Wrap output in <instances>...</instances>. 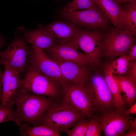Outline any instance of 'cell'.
<instances>
[{
	"instance_id": "obj_7",
	"label": "cell",
	"mask_w": 136,
	"mask_h": 136,
	"mask_svg": "<svg viewBox=\"0 0 136 136\" xmlns=\"http://www.w3.org/2000/svg\"><path fill=\"white\" fill-rule=\"evenodd\" d=\"M125 110L114 108L100 113L97 116L105 136H122L130 129V122L133 118Z\"/></svg>"
},
{
	"instance_id": "obj_26",
	"label": "cell",
	"mask_w": 136,
	"mask_h": 136,
	"mask_svg": "<svg viewBox=\"0 0 136 136\" xmlns=\"http://www.w3.org/2000/svg\"><path fill=\"white\" fill-rule=\"evenodd\" d=\"M101 126L98 116L93 115L88 121L85 136H99L101 134Z\"/></svg>"
},
{
	"instance_id": "obj_5",
	"label": "cell",
	"mask_w": 136,
	"mask_h": 136,
	"mask_svg": "<svg viewBox=\"0 0 136 136\" xmlns=\"http://www.w3.org/2000/svg\"><path fill=\"white\" fill-rule=\"evenodd\" d=\"M62 85L63 101L90 119L95 111L85 85L66 82Z\"/></svg>"
},
{
	"instance_id": "obj_9",
	"label": "cell",
	"mask_w": 136,
	"mask_h": 136,
	"mask_svg": "<svg viewBox=\"0 0 136 136\" xmlns=\"http://www.w3.org/2000/svg\"><path fill=\"white\" fill-rule=\"evenodd\" d=\"M29 65L49 79L61 85L66 83L57 63L44 51L32 48Z\"/></svg>"
},
{
	"instance_id": "obj_1",
	"label": "cell",
	"mask_w": 136,
	"mask_h": 136,
	"mask_svg": "<svg viewBox=\"0 0 136 136\" xmlns=\"http://www.w3.org/2000/svg\"><path fill=\"white\" fill-rule=\"evenodd\" d=\"M13 99L16 111L21 122L37 126L52 103L45 96L37 95L19 89Z\"/></svg>"
},
{
	"instance_id": "obj_12",
	"label": "cell",
	"mask_w": 136,
	"mask_h": 136,
	"mask_svg": "<svg viewBox=\"0 0 136 136\" xmlns=\"http://www.w3.org/2000/svg\"><path fill=\"white\" fill-rule=\"evenodd\" d=\"M59 65L66 82L85 85L88 81V74L85 65L65 61L56 56L49 55Z\"/></svg>"
},
{
	"instance_id": "obj_10",
	"label": "cell",
	"mask_w": 136,
	"mask_h": 136,
	"mask_svg": "<svg viewBox=\"0 0 136 136\" xmlns=\"http://www.w3.org/2000/svg\"><path fill=\"white\" fill-rule=\"evenodd\" d=\"M63 17L80 26L93 29H105L109 19L105 14L98 8L96 10L73 12L64 11Z\"/></svg>"
},
{
	"instance_id": "obj_3",
	"label": "cell",
	"mask_w": 136,
	"mask_h": 136,
	"mask_svg": "<svg viewBox=\"0 0 136 136\" xmlns=\"http://www.w3.org/2000/svg\"><path fill=\"white\" fill-rule=\"evenodd\" d=\"M103 36L98 31L83 30L77 28L75 33L68 43L85 55L92 65L99 61L102 53Z\"/></svg>"
},
{
	"instance_id": "obj_4",
	"label": "cell",
	"mask_w": 136,
	"mask_h": 136,
	"mask_svg": "<svg viewBox=\"0 0 136 136\" xmlns=\"http://www.w3.org/2000/svg\"><path fill=\"white\" fill-rule=\"evenodd\" d=\"M57 84L29 65L24 77L21 79L19 89L54 98L59 94Z\"/></svg>"
},
{
	"instance_id": "obj_31",
	"label": "cell",
	"mask_w": 136,
	"mask_h": 136,
	"mask_svg": "<svg viewBox=\"0 0 136 136\" xmlns=\"http://www.w3.org/2000/svg\"><path fill=\"white\" fill-rule=\"evenodd\" d=\"M123 136H136V130H134L131 129H130L126 133H124L123 135Z\"/></svg>"
},
{
	"instance_id": "obj_29",
	"label": "cell",
	"mask_w": 136,
	"mask_h": 136,
	"mask_svg": "<svg viewBox=\"0 0 136 136\" xmlns=\"http://www.w3.org/2000/svg\"><path fill=\"white\" fill-rule=\"evenodd\" d=\"M2 64V60L0 57V103L1 102V97L2 91L3 82L4 72L2 71L1 65Z\"/></svg>"
},
{
	"instance_id": "obj_20",
	"label": "cell",
	"mask_w": 136,
	"mask_h": 136,
	"mask_svg": "<svg viewBox=\"0 0 136 136\" xmlns=\"http://www.w3.org/2000/svg\"><path fill=\"white\" fill-rule=\"evenodd\" d=\"M104 72L105 79L111 94L115 108L121 110H125L126 105L118 86L110 71L109 64L106 66Z\"/></svg>"
},
{
	"instance_id": "obj_6",
	"label": "cell",
	"mask_w": 136,
	"mask_h": 136,
	"mask_svg": "<svg viewBox=\"0 0 136 136\" xmlns=\"http://www.w3.org/2000/svg\"><path fill=\"white\" fill-rule=\"evenodd\" d=\"M134 42L133 36L117 27H111L103 37L101 56L113 57L126 55Z\"/></svg>"
},
{
	"instance_id": "obj_16",
	"label": "cell",
	"mask_w": 136,
	"mask_h": 136,
	"mask_svg": "<svg viewBox=\"0 0 136 136\" xmlns=\"http://www.w3.org/2000/svg\"><path fill=\"white\" fill-rule=\"evenodd\" d=\"M115 27L123 31L122 7L115 0H93Z\"/></svg>"
},
{
	"instance_id": "obj_14",
	"label": "cell",
	"mask_w": 136,
	"mask_h": 136,
	"mask_svg": "<svg viewBox=\"0 0 136 136\" xmlns=\"http://www.w3.org/2000/svg\"><path fill=\"white\" fill-rule=\"evenodd\" d=\"M46 50L49 56H54L65 61L84 65L89 63V59L85 55L68 43L55 44Z\"/></svg>"
},
{
	"instance_id": "obj_25",
	"label": "cell",
	"mask_w": 136,
	"mask_h": 136,
	"mask_svg": "<svg viewBox=\"0 0 136 136\" xmlns=\"http://www.w3.org/2000/svg\"><path fill=\"white\" fill-rule=\"evenodd\" d=\"M79 121L66 133L69 136H85L88 121L82 117Z\"/></svg>"
},
{
	"instance_id": "obj_33",
	"label": "cell",
	"mask_w": 136,
	"mask_h": 136,
	"mask_svg": "<svg viewBox=\"0 0 136 136\" xmlns=\"http://www.w3.org/2000/svg\"><path fill=\"white\" fill-rule=\"evenodd\" d=\"M119 3H126L130 2H136V0H115Z\"/></svg>"
},
{
	"instance_id": "obj_11",
	"label": "cell",
	"mask_w": 136,
	"mask_h": 136,
	"mask_svg": "<svg viewBox=\"0 0 136 136\" xmlns=\"http://www.w3.org/2000/svg\"><path fill=\"white\" fill-rule=\"evenodd\" d=\"M25 42L21 39L15 40L4 50L0 52V57L4 63L19 74L27 66L30 55Z\"/></svg>"
},
{
	"instance_id": "obj_28",
	"label": "cell",
	"mask_w": 136,
	"mask_h": 136,
	"mask_svg": "<svg viewBox=\"0 0 136 136\" xmlns=\"http://www.w3.org/2000/svg\"><path fill=\"white\" fill-rule=\"evenodd\" d=\"M127 57L129 61L135 60L136 58V44H134L131 48Z\"/></svg>"
},
{
	"instance_id": "obj_27",
	"label": "cell",
	"mask_w": 136,
	"mask_h": 136,
	"mask_svg": "<svg viewBox=\"0 0 136 136\" xmlns=\"http://www.w3.org/2000/svg\"><path fill=\"white\" fill-rule=\"evenodd\" d=\"M130 62L129 68L126 75L134 82L136 83V60Z\"/></svg>"
},
{
	"instance_id": "obj_8",
	"label": "cell",
	"mask_w": 136,
	"mask_h": 136,
	"mask_svg": "<svg viewBox=\"0 0 136 136\" xmlns=\"http://www.w3.org/2000/svg\"><path fill=\"white\" fill-rule=\"evenodd\" d=\"M85 85L95 111L101 113L115 108L111 94L103 77L95 75L91 81Z\"/></svg>"
},
{
	"instance_id": "obj_23",
	"label": "cell",
	"mask_w": 136,
	"mask_h": 136,
	"mask_svg": "<svg viewBox=\"0 0 136 136\" xmlns=\"http://www.w3.org/2000/svg\"><path fill=\"white\" fill-rule=\"evenodd\" d=\"M130 63L127 56L124 55L113 61L109 64L110 71L113 74L122 75L126 74Z\"/></svg>"
},
{
	"instance_id": "obj_15",
	"label": "cell",
	"mask_w": 136,
	"mask_h": 136,
	"mask_svg": "<svg viewBox=\"0 0 136 136\" xmlns=\"http://www.w3.org/2000/svg\"><path fill=\"white\" fill-rule=\"evenodd\" d=\"M55 44L68 43L74 35L77 28L70 23L57 22L44 27Z\"/></svg>"
},
{
	"instance_id": "obj_22",
	"label": "cell",
	"mask_w": 136,
	"mask_h": 136,
	"mask_svg": "<svg viewBox=\"0 0 136 136\" xmlns=\"http://www.w3.org/2000/svg\"><path fill=\"white\" fill-rule=\"evenodd\" d=\"M15 102L11 99L6 104L0 103V123L4 122L11 121L16 123L19 126L22 122L19 118L16 110L13 109Z\"/></svg>"
},
{
	"instance_id": "obj_32",
	"label": "cell",
	"mask_w": 136,
	"mask_h": 136,
	"mask_svg": "<svg viewBox=\"0 0 136 136\" xmlns=\"http://www.w3.org/2000/svg\"><path fill=\"white\" fill-rule=\"evenodd\" d=\"M130 129L136 130V119L133 118L130 122Z\"/></svg>"
},
{
	"instance_id": "obj_2",
	"label": "cell",
	"mask_w": 136,
	"mask_h": 136,
	"mask_svg": "<svg viewBox=\"0 0 136 136\" xmlns=\"http://www.w3.org/2000/svg\"><path fill=\"white\" fill-rule=\"evenodd\" d=\"M84 115L63 101L53 103L41 118L38 125L49 126L60 132H66Z\"/></svg>"
},
{
	"instance_id": "obj_18",
	"label": "cell",
	"mask_w": 136,
	"mask_h": 136,
	"mask_svg": "<svg viewBox=\"0 0 136 136\" xmlns=\"http://www.w3.org/2000/svg\"><path fill=\"white\" fill-rule=\"evenodd\" d=\"M117 83L125 105L130 107L135 103L136 97V83L126 75L113 74Z\"/></svg>"
},
{
	"instance_id": "obj_17",
	"label": "cell",
	"mask_w": 136,
	"mask_h": 136,
	"mask_svg": "<svg viewBox=\"0 0 136 136\" xmlns=\"http://www.w3.org/2000/svg\"><path fill=\"white\" fill-rule=\"evenodd\" d=\"M24 36L26 42L31 44L33 48L44 51L55 44L51 37L41 25H39L36 29L26 31Z\"/></svg>"
},
{
	"instance_id": "obj_34",
	"label": "cell",
	"mask_w": 136,
	"mask_h": 136,
	"mask_svg": "<svg viewBox=\"0 0 136 136\" xmlns=\"http://www.w3.org/2000/svg\"><path fill=\"white\" fill-rule=\"evenodd\" d=\"M5 40L0 35V50L4 46Z\"/></svg>"
},
{
	"instance_id": "obj_19",
	"label": "cell",
	"mask_w": 136,
	"mask_h": 136,
	"mask_svg": "<svg viewBox=\"0 0 136 136\" xmlns=\"http://www.w3.org/2000/svg\"><path fill=\"white\" fill-rule=\"evenodd\" d=\"M123 31L135 36L136 33V2L128 3L122 7Z\"/></svg>"
},
{
	"instance_id": "obj_13",
	"label": "cell",
	"mask_w": 136,
	"mask_h": 136,
	"mask_svg": "<svg viewBox=\"0 0 136 136\" xmlns=\"http://www.w3.org/2000/svg\"><path fill=\"white\" fill-rule=\"evenodd\" d=\"M4 67L1 97L2 104H6L13 97L20 86L21 79L20 74L7 64Z\"/></svg>"
},
{
	"instance_id": "obj_24",
	"label": "cell",
	"mask_w": 136,
	"mask_h": 136,
	"mask_svg": "<svg viewBox=\"0 0 136 136\" xmlns=\"http://www.w3.org/2000/svg\"><path fill=\"white\" fill-rule=\"evenodd\" d=\"M97 8L93 0H73L67 3L64 10L73 12L80 9L96 10Z\"/></svg>"
},
{
	"instance_id": "obj_21",
	"label": "cell",
	"mask_w": 136,
	"mask_h": 136,
	"mask_svg": "<svg viewBox=\"0 0 136 136\" xmlns=\"http://www.w3.org/2000/svg\"><path fill=\"white\" fill-rule=\"evenodd\" d=\"M20 126L19 132L23 136H60L59 132L46 125L33 126L25 123Z\"/></svg>"
},
{
	"instance_id": "obj_30",
	"label": "cell",
	"mask_w": 136,
	"mask_h": 136,
	"mask_svg": "<svg viewBox=\"0 0 136 136\" xmlns=\"http://www.w3.org/2000/svg\"><path fill=\"white\" fill-rule=\"evenodd\" d=\"M125 113L128 114L132 115L136 114V103H135L128 110H125Z\"/></svg>"
}]
</instances>
